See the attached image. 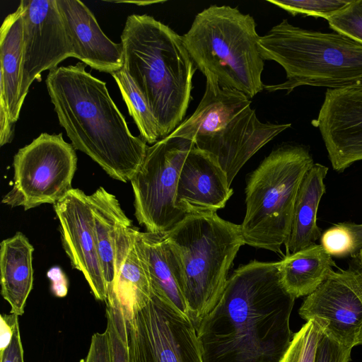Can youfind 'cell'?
I'll list each match as a JSON object with an SVG mask.
<instances>
[{
  "instance_id": "6da1fadb",
  "label": "cell",
  "mask_w": 362,
  "mask_h": 362,
  "mask_svg": "<svg viewBox=\"0 0 362 362\" xmlns=\"http://www.w3.org/2000/svg\"><path fill=\"white\" fill-rule=\"evenodd\" d=\"M295 299L282 283L279 262L239 267L197 328L204 362H279L293 336Z\"/></svg>"
},
{
  "instance_id": "7a4b0ae2",
  "label": "cell",
  "mask_w": 362,
  "mask_h": 362,
  "mask_svg": "<svg viewBox=\"0 0 362 362\" xmlns=\"http://www.w3.org/2000/svg\"><path fill=\"white\" fill-rule=\"evenodd\" d=\"M85 68L78 62L47 74L45 83L59 122L75 150L88 155L112 178L131 181L148 146L131 133L105 82Z\"/></svg>"
},
{
  "instance_id": "3957f363",
  "label": "cell",
  "mask_w": 362,
  "mask_h": 362,
  "mask_svg": "<svg viewBox=\"0 0 362 362\" xmlns=\"http://www.w3.org/2000/svg\"><path fill=\"white\" fill-rule=\"evenodd\" d=\"M121 43L123 68L144 95L164 139L182 122L197 68L182 35L146 14L127 17Z\"/></svg>"
},
{
  "instance_id": "277c9868",
  "label": "cell",
  "mask_w": 362,
  "mask_h": 362,
  "mask_svg": "<svg viewBox=\"0 0 362 362\" xmlns=\"http://www.w3.org/2000/svg\"><path fill=\"white\" fill-rule=\"evenodd\" d=\"M206 88L194 113L169 138L191 141L213 156L231 184L246 162L291 124L262 122L243 93L206 74Z\"/></svg>"
},
{
  "instance_id": "5b68a950",
  "label": "cell",
  "mask_w": 362,
  "mask_h": 362,
  "mask_svg": "<svg viewBox=\"0 0 362 362\" xmlns=\"http://www.w3.org/2000/svg\"><path fill=\"white\" fill-rule=\"evenodd\" d=\"M165 235L177 257L182 291L197 329L220 300L228 271L245 245L240 226L216 213L192 214Z\"/></svg>"
},
{
  "instance_id": "8992f818",
  "label": "cell",
  "mask_w": 362,
  "mask_h": 362,
  "mask_svg": "<svg viewBox=\"0 0 362 362\" xmlns=\"http://www.w3.org/2000/svg\"><path fill=\"white\" fill-rule=\"evenodd\" d=\"M259 37L252 16L226 5H211L197 13L182 35L197 69L250 99L264 86Z\"/></svg>"
},
{
  "instance_id": "52a82bcc",
  "label": "cell",
  "mask_w": 362,
  "mask_h": 362,
  "mask_svg": "<svg viewBox=\"0 0 362 362\" xmlns=\"http://www.w3.org/2000/svg\"><path fill=\"white\" fill-rule=\"evenodd\" d=\"M259 48L264 60L286 72L283 83L264 85L268 92L289 93L302 86L340 88L362 78V43L334 31L307 30L284 19L260 36Z\"/></svg>"
},
{
  "instance_id": "ba28073f",
  "label": "cell",
  "mask_w": 362,
  "mask_h": 362,
  "mask_svg": "<svg viewBox=\"0 0 362 362\" xmlns=\"http://www.w3.org/2000/svg\"><path fill=\"white\" fill-rule=\"evenodd\" d=\"M313 164L308 148L286 144L274 149L250 175L246 212L240 225L245 244L281 252L299 187Z\"/></svg>"
},
{
  "instance_id": "9c48e42d",
  "label": "cell",
  "mask_w": 362,
  "mask_h": 362,
  "mask_svg": "<svg viewBox=\"0 0 362 362\" xmlns=\"http://www.w3.org/2000/svg\"><path fill=\"white\" fill-rule=\"evenodd\" d=\"M75 148L62 134L42 133L13 158V185L1 203L25 211L54 205L72 189L76 170Z\"/></svg>"
},
{
  "instance_id": "30bf717a",
  "label": "cell",
  "mask_w": 362,
  "mask_h": 362,
  "mask_svg": "<svg viewBox=\"0 0 362 362\" xmlns=\"http://www.w3.org/2000/svg\"><path fill=\"white\" fill-rule=\"evenodd\" d=\"M193 146L185 139L165 137L148 146L130 181L134 215L146 231L167 233L185 217L175 201L180 173Z\"/></svg>"
},
{
  "instance_id": "8fae6325",
  "label": "cell",
  "mask_w": 362,
  "mask_h": 362,
  "mask_svg": "<svg viewBox=\"0 0 362 362\" xmlns=\"http://www.w3.org/2000/svg\"><path fill=\"white\" fill-rule=\"evenodd\" d=\"M126 322L132 362H204L191 319L153 292Z\"/></svg>"
},
{
  "instance_id": "7c38bea8",
  "label": "cell",
  "mask_w": 362,
  "mask_h": 362,
  "mask_svg": "<svg viewBox=\"0 0 362 362\" xmlns=\"http://www.w3.org/2000/svg\"><path fill=\"white\" fill-rule=\"evenodd\" d=\"M23 67L19 103L23 106L32 83L68 57H74L56 0H22Z\"/></svg>"
},
{
  "instance_id": "4fadbf2b",
  "label": "cell",
  "mask_w": 362,
  "mask_h": 362,
  "mask_svg": "<svg viewBox=\"0 0 362 362\" xmlns=\"http://www.w3.org/2000/svg\"><path fill=\"white\" fill-rule=\"evenodd\" d=\"M306 321L314 320L322 332L341 345L352 349L362 335V297L344 269L333 270L307 296L299 309Z\"/></svg>"
},
{
  "instance_id": "5bb4252c",
  "label": "cell",
  "mask_w": 362,
  "mask_h": 362,
  "mask_svg": "<svg viewBox=\"0 0 362 362\" xmlns=\"http://www.w3.org/2000/svg\"><path fill=\"white\" fill-rule=\"evenodd\" d=\"M54 209L59 221L63 248L71 267L81 272L95 298L106 303L107 291L98 255L89 197L72 188Z\"/></svg>"
},
{
  "instance_id": "9a60e30c",
  "label": "cell",
  "mask_w": 362,
  "mask_h": 362,
  "mask_svg": "<svg viewBox=\"0 0 362 362\" xmlns=\"http://www.w3.org/2000/svg\"><path fill=\"white\" fill-rule=\"evenodd\" d=\"M313 124L334 170L341 173L362 160V86L328 88Z\"/></svg>"
},
{
  "instance_id": "2e32d148",
  "label": "cell",
  "mask_w": 362,
  "mask_h": 362,
  "mask_svg": "<svg viewBox=\"0 0 362 362\" xmlns=\"http://www.w3.org/2000/svg\"><path fill=\"white\" fill-rule=\"evenodd\" d=\"M233 193L225 171L216 158L194 146L182 166L175 206L183 214H214L224 208Z\"/></svg>"
},
{
  "instance_id": "e0dca14e",
  "label": "cell",
  "mask_w": 362,
  "mask_h": 362,
  "mask_svg": "<svg viewBox=\"0 0 362 362\" xmlns=\"http://www.w3.org/2000/svg\"><path fill=\"white\" fill-rule=\"evenodd\" d=\"M74 58L94 69L112 74L123 67L122 43L108 38L91 11L78 0H56Z\"/></svg>"
},
{
  "instance_id": "ac0fdd59",
  "label": "cell",
  "mask_w": 362,
  "mask_h": 362,
  "mask_svg": "<svg viewBox=\"0 0 362 362\" xmlns=\"http://www.w3.org/2000/svg\"><path fill=\"white\" fill-rule=\"evenodd\" d=\"M0 145L11 143L22 105L19 94L23 67V18L19 5L0 30Z\"/></svg>"
},
{
  "instance_id": "d6986e66",
  "label": "cell",
  "mask_w": 362,
  "mask_h": 362,
  "mask_svg": "<svg viewBox=\"0 0 362 362\" xmlns=\"http://www.w3.org/2000/svg\"><path fill=\"white\" fill-rule=\"evenodd\" d=\"M136 230L132 225L125 226L119 233L115 277L106 301L117 305L127 320H132L153 294L148 272L136 248Z\"/></svg>"
},
{
  "instance_id": "ffe728a7",
  "label": "cell",
  "mask_w": 362,
  "mask_h": 362,
  "mask_svg": "<svg viewBox=\"0 0 362 362\" xmlns=\"http://www.w3.org/2000/svg\"><path fill=\"white\" fill-rule=\"evenodd\" d=\"M136 245L148 272L152 291L189 317L178 261L165 233L141 232L136 228Z\"/></svg>"
},
{
  "instance_id": "44dd1931",
  "label": "cell",
  "mask_w": 362,
  "mask_h": 362,
  "mask_svg": "<svg viewBox=\"0 0 362 362\" xmlns=\"http://www.w3.org/2000/svg\"><path fill=\"white\" fill-rule=\"evenodd\" d=\"M34 247L21 232L0 243L1 293L11 306V313L23 315L33 286Z\"/></svg>"
},
{
  "instance_id": "7402d4cb",
  "label": "cell",
  "mask_w": 362,
  "mask_h": 362,
  "mask_svg": "<svg viewBox=\"0 0 362 362\" xmlns=\"http://www.w3.org/2000/svg\"><path fill=\"white\" fill-rule=\"evenodd\" d=\"M328 168L314 163L304 176L299 187L289 235L284 244L286 255L315 244L321 237L317 214L321 198L326 192L325 179Z\"/></svg>"
},
{
  "instance_id": "603a6c76",
  "label": "cell",
  "mask_w": 362,
  "mask_h": 362,
  "mask_svg": "<svg viewBox=\"0 0 362 362\" xmlns=\"http://www.w3.org/2000/svg\"><path fill=\"white\" fill-rule=\"evenodd\" d=\"M94 217V230L98 255L107 295L115 277L116 246L122 227L132 221L122 210L116 197L100 187L88 195Z\"/></svg>"
},
{
  "instance_id": "cb8c5ba5",
  "label": "cell",
  "mask_w": 362,
  "mask_h": 362,
  "mask_svg": "<svg viewBox=\"0 0 362 362\" xmlns=\"http://www.w3.org/2000/svg\"><path fill=\"white\" fill-rule=\"evenodd\" d=\"M335 263L321 246L314 244L286 255L279 262V272L286 291L296 298L315 291L334 270Z\"/></svg>"
},
{
  "instance_id": "d4e9b609",
  "label": "cell",
  "mask_w": 362,
  "mask_h": 362,
  "mask_svg": "<svg viewBox=\"0 0 362 362\" xmlns=\"http://www.w3.org/2000/svg\"><path fill=\"white\" fill-rule=\"evenodd\" d=\"M111 75L142 139L149 144L156 143L160 139L158 124L144 95L123 67Z\"/></svg>"
},
{
  "instance_id": "484cf974",
  "label": "cell",
  "mask_w": 362,
  "mask_h": 362,
  "mask_svg": "<svg viewBox=\"0 0 362 362\" xmlns=\"http://www.w3.org/2000/svg\"><path fill=\"white\" fill-rule=\"evenodd\" d=\"M106 304L107 325L111 362H132L130 356L126 318L121 308L112 303Z\"/></svg>"
},
{
  "instance_id": "4316f807",
  "label": "cell",
  "mask_w": 362,
  "mask_h": 362,
  "mask_svg": "<svg viewBox=\"0 0 362 362\" xmlns=\"http://www.w3.org/2000/svg\"><path fill=\"white\" fill-rule=\"evenodd\" d=\"M322 333L313 320L307 321L293 336L291 344L279 362H314L317 342Z\"/></svg>"
},
{
  "instance_id": "83f0119b",
  "label": "cell",
  "mask_w": 362,
  "mask_h": 362,
  "mask_svg": "<svg viewBox=\"0 0 362 362\" xmlns=\"http://www.w3.org/2000/svg\"><path fill=\"white\" fill-rule=\"evenodd\" d=\"M352 0H268L293 16L301 14L327 20L345 8Z\"/></svg>"
},
{
  "instance_id": "f1b7e54d",
  "label": "cell",
  "mask_w": 362,
  "mask_h": 362,
  "mask_svg": "<svg viewBox=\"0 0 362 362\" xmlns=\"http://www.w3.org/2000/svg\"><path fill=\"white\" fill-rule=\"evenodd\" d=\"M327 21L333 31L362 43V0H352Z\"/></svg>"
},
{
  "instance_id": "f546056e",
  "label": "cell",
  "mask_w": 362,
  "mask_h": 362,
  "mask_svg": "<svg viewBox=\"0 0 362 362\" xmlns=\"http://www.w3.org/2000/svg\"><path fill=\"white\" fill-rule=\"evenodd\" d=\"M320 243L323 249L331 256L344 257L356 252L354 235L345 223L327 229L321 235Z\"/></svg>"
},
{
  "instance_id": "4dcf8cb0",
  "label": "cell",
  "mask_w": 362,
  "mask_h": 362,
  "mask_svg": "<svg viewBox=\"0 0 362 362\" xmlns=\"http://www.w3.org/2000/svg\"><path fill=\"white\" fill-rule=\"evenodd\" d=\"M351 349L322 332L317 342L314 362H349Z\"/></svg>"
},
{
  "instance_id": "1f68e13d",
  "label": "cell",
  "mask_w": 362,
  "mask_h": 362,
  "mask_svg": "<svg viewBox=\"0 0 362 362\" xmlns=\"http://www.w3.org/2000/svg\"><path fill=\"white\" fill-rule=\"evenodd\" d=\"M81 362H111L109 336L105 329L93 334L88 354Z\"/></svg>"
},
{
  "instance_id": "d6a6232c",
  "label": "cell",
  "mask_w": 362,
  "mask_h": 362,
  "mask_svg": "<svg viewBox=\"0 0 362 362\" xmlns=\"http://www.w3.org/2000/svg\"><path fill=\"white\" fill-rule=\"evenodd\" d=\"M0 362H24L18 320L14 325L13 336L9 344L5 349L0 350Z\"/></svg>"
},
{
  "instance_id": "836d02e7",
  "label": "cell",
  "mask_w": 362,
  "mask_h": 362,
  "mask_svg": "<svg viewBox=\"0 0 362 362\" xmlns=\"http://www.w3.org/2000/svg\"><path fill=\"white\" fill-rule=\"evenodd\" d=\"M344 272L362 297V269H354L350 267L347 269H344ZM359 344H362V335L359 340Z\"/></svg>"
},
{
  "instance_id": "e575fe53",
  "label": "cell",
  "mask_w": 362,
  "mask_h": 362,
  "mask_svg": "<svg viewBox=\"0 0 362 362\" xmlns=\"http://www.w3.org/2000/svg\"><path fill=\"white\" fill-rule=\"evenodd\" d=\"M345 224L352 231L355 238L356 250H359L362 248V224L347 222Z\"/></svg>"
},
{
  "instance_id": "d590c367",
  "label": "cell",
  "mask_w": 362,
  "mask_h": 362,
  "mask_svg": "<svg viewBox=\"0 0 362 362\" xmlns=\"http://www.w3.org/2000/svg\"><path fill=\"white\" fill-rule=\"evenodd\" d=\"M160 1H131V3H134L138 4L139 6H146L151 4L158 3Z\"/></svg>"
},
{
  "instance_id": "8d00e7d4",
  "label": "cell",
  "mask_w": 362,
  "mask_h": 362,
  "mask_svg": "<svg viewBox=\"0 0 362 362\" xmlns=\"http://www.w3.org/2000/svg\"><path fill=\"white\" fill-rule=\"evenodd\" d=\"M350 86H362V78L355 81Z\"/></svg>"
},
{
  "instance_id": "74e56055",
  "label": "cell",
  "mask_w": 362,
  "mask_h": 362,
  "mask_svg": "<svg viewBox=\"0 0 362 362\" xmlns=\"http://www.w3.org/2000/svg\"><path fill=\"white\" fill-rule=\"evenodd\" d=\"M358 259H359V262H360V265H361V268L362 269V248H361L359 250H358Z\"/></svg>"
}]
</instances>
